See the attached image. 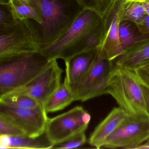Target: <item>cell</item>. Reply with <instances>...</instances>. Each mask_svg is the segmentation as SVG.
Instances as JSON below:
<instances>
[{
  "mask_svg": "<svg viewBox=\"0 0 149 149\" xmlns=\"http://www.w3.org/2000/svg\"><path fill=\"white\" fill-rule=\"evenodd\" d=\"M31 1L41 16V24L33 21L40 47L59 39L84 9L76 0Z\"/></svg>",
  "mask_w": 149,
  "mask_h": 149,
  "instance_id": "2",
  "label": "cell"
},
{
  "mask_svg": "<svg viewBox=\"0 0 149 149\" xmlns=\"http://www.w3.org/2000/svg\"><path fill=\"white\" fill-rule=\"evenodd\" d=\"M123 2L122 0H115L103 17L102 31L98 50L111 61H115L123 53L118 34Z\"/></svg>",
  "mask_w": 149,
  "mask_h": 149,
  "instance_id": "11",
  "label": "cell"
},
{
  "mask_svg": "<svg viewBox=\"0 0 149 149\" xmlns=\"http://www.w3.org/2000/svg\"><path fill=\"white\" fill-rule=\"evenodd\" d=\"M63 72L56 60H52L47 68L30 82L10 92L29 95L45 107L48 100L61 85Z\"/></svg>",
  "mask_w": 149,
  "mask_h": 149,
  "instance_id": "10",
  "label": "cell"
},
{
  "mask_svg": "<svg viewBox=\"0 0 149 149\" xmlns=\"http://www.w3.org/2000/svg\"><path fill=\"white\" fill-rule=\"evenodd\" d=\"M18 21L14 18L8 3L0 5V31L13 27Z\"/></svg>",
  "mask_w": 149,
  "mask_h": 149,
  "instance_id": "22",
  "label": "cell"
},
{
  "mask_svg": "<svg viewBox=\"0 0 149 149\" xmlns=\"http://www.w3.org/2000/svg\"><path fill=\"white\" fill-rule=\"evenodd\" d=\"M115 64L134 70L149 63V39L128 49L116 59Z\"/></svg>",
  "mask_w": 149,
  "mask_h": 149,
  "instance_id": "14",
  "label": "cell"
},
{
  "mask_svg": "<svg viewBox=\"0 0 149 149\" xmlns=\"http://www.w3.org/2000/svg\"><path fill=\"white\" fill-rule=\"evenodd\" d=\"M137 25L142 33H149V15L146 14L141 23Z\"/></svg>",
  "mask_w": 149,
  "mask_h": 149,
  "instance_id": "26",
  "label": "cell"
},
{
  "mask_svg": "<svg viewBox=\"0 0 149 149\" xmlns=\"http://www.w3.org/2000/svg\"><path fill=\"white\" fill-rule=\"evenodd\" d=\"M40 48L33 21H18L13 27L0 31V61L39 53Z\"/></svg>",
  "mask_w": 149,
  "mask_h": 149,
  "instance_id": "5",
  "label": "cell"
},
{
  "mask_svg": "<svg viewBox=\"0 0 149 149\" xmlns=\"http://www.w3.org/2000/svg\"><path fill=\"white\" fill-rule=\"evenodd\" d=\"M97 50L77 55L65 62L66 75L64 78L74 91L88 74L95 59Z\"/></svg>",
  "mask_w": 149,
  "mask_h": 149,
  "instance_id": "12",
  "label": "cell"
},
{
  "mask_svg": "<svg viewBox=\"0 0 149 149\" xmlns=\"http://www.w3.org/2000/svg\"><path fill=\"white\" fill-rule=\"evenodd\" d=\"M0 103L22 109H33L41 104L37 100L29 95L13 92L0 96Z\"/></svg>",
  "mask_w": 149,
  "mask_h": 149,
  "instance_id": "20",
  "label": "cell"
},
{
  "mask_svg": "<svg viewBox=\"0 0 149 149\" xmlns=\"http://www.w3.org/2000/svg\"><path fill=\"white\" fill-rule=\"evenodd\" d=\"M112 62L97 50L88 74L74 90L76 101L85 102L105 94L109 75L114 66Z\"/></svg>",
  "mask_w": 149,
  "mask_h": 149,
  "instance_id": "7",
  "label": "cell"
},
{
  "mask_svg": "<svg viewBox=\"0 0 149 149\" xmlns=\"http://www.w3.org/2000/svg\"><path fill=\"white\" fill-rule=\"evenodd\" d=\"M102 19L95 12L84 9L59 39L41 47L39 53L49 61L61 59L65 62L77 55L98 49Z\"/></svg>",
  "mask_w": 149,
  "mask_h": 149,
  "instance_id": "1",
  "label": "cell"
},
{
  "mask_svg": "<svg viewBox=\"0 0 149 149\" xmlns=\"http://www.w3.org/2000/svg\"><path fill=\"white\" fill-rule=\"evenodd\" d=\"M142 87H143V91L146 103V109H147V112L149 115L148 118L149 119V90L143 85H142Z\"/></svg>",
  "mask_w": 149,
  "mask_h": 149,
  "instance_id": "27",
  "label": "cell"
},
{
  "mask_svg": "<svg viewBox=\"0 0 149 149\" xmlns=\"http://www.w3.org/2000/svg\"><path fill=\"white\" fill-rule=\"evenodd\" d=\"M146 11V14L149 15V0H141Z\"/></svg>",
  "mask_w": 149,
  "mask_h": 149,
  "instance_id": "28",
  "label": "cell"
},
{
  "mask_svg": "<svg viewBox=\"0 0 149 149\" xmlns=\"http://www.w3.org/2000/svg\"><path fill=\"white\" fill-rule=\"evenodd\" d=\"M146 14V11L141 0L124 1L121 21H129L139 25Z\"/></svg>",
  "mask_w": 149,
  "mask_h": 149,
  "instance_id": "19",
  "label": "cell"
},
{
  "mask_svg": "<svg viewBox=\"0 0 149 149\" xmlns=\"http://www.w3.org/2000/svg\"><path fill=\"white\" fill-rule=\"evenodd\" d=\"M118 34L123 52L126 49L149 39V33H142L136 23L129 21H121Z\"/></svg>",
  "mask_w": 149,
  "mask_h": 149,
  "instance_id": "17",
  "label": "cell"
},
{
  "mask_svg": "<svg viewBox=\"0 0 149 149\" xmlns=\"http://www.w3.org/2000/svg\"><path fill=\"white\" fill-rule=\"evenodd\" d=\"M134 71L140 83L149 90V63L137 68Z\"/></svg>",
  "mask_w": 149,
  "mask_h": 149,
  "instance_id": "25",
  "label": "cell"
},
{
  "mask_svg": "<svg viewBox=\"0 0 149 149\" xmlns=\"http://www.w3.org/2000/svg\"><path fill=\"white\" fill-rule=\"evenodd\" d=\"M0 135L26 136L22 130L1 116H0Z\"/></svg>",
  "mask_w": 149,
  "mask_h": 149,
  "instance_id": "23",
  "label": "cell"
},
{
  "mask_svg": "<svg viewBox=\"0 0 149 149\" xmlns=\"http://www.w3.org/2000/svg\"><path fill=\"white\" fill-rule=\"evenodd\" d=\"M54 146L45 133L36 138L27 136L0 135V148L1 149H53Z\"/></svg>",
  "mask_w": 149,
  "mask_h": 149,
  "instance_id": "15",
  "label": "cell"
},
{
  "mask_svg": "<svg viewBox=\"0 0 149 149\" xmlns=\"http://www.w3.org/2000/svg\"><path fill=\"white\" fill-rule=\"evenodd\" d=\"M149 139V118L127 116L108 137L103 147L134 149Z\"/></svg>",
  "mask_w": 149,
  "mask_h": 149,
  "instance_id": "8",
  "label": "cell"
},
{
  "mask_svg": "<svg viewBox=\"0 0 149 149\" xmlns=\"http://www.w3.org/2000/svg\"><path fill=\"white\" fill-rule=\"evenodd\" d=\"M105 94L111 95L128 116L149 117L143 87L134 70L114 64Z\"/></svg>",
  "mask_w": 149,
  "mask_h": 149,
  "instance_id": "3",
  "label": "cell"
},
{
  "mask_svg": "<svg viewBox=\"0 0 149 149\" xmlns=\"http://www.w3.org/2000/svg\"><path fill=\"white\" fill-rule=\"evenodd\" d=\"M86 142L85 132H80L64 141L55 145L53 149H71L81 146Z\"/></svg>",
  "mask_w": 149,
  "mask_h": 149,
  "instance_id": "24",
  "label": "cell"
},
{
  "mask_svg": "<svg viewBox=\"0 0 149 149\" xmlns=\"http://www.w3.org/2000/svg\"><path fill=\"white\" fill-rule=\"evenodd\" d=\"M8 5L16 20H31L39 24L42 22L39 8L31 0H9Z\"/></svg>",
  "mask_w": 149,
  "mask_h": 149,
  "instance_id": "18",
  "label": "cell"
},
{
  "mask_svg": "<svg viewBox=\"0 0 149 149\" xmlns=\"http://www.w3.org/2000/svg\"><path fill=\"white\" fill-rule=\"evenodd\" d=\"M83 9L91 10L102 16L109 10L115 0H76Z\"/></svg>",
  "mask_w": 149,
  "mask_h": 149,
  "instance_id": "21",
  "label": "cell"
},
{
  "mask_svg": "<svg viewBox=\"0 0 149 149\" xmlns=\"http://www.w3.org/2000/svg\"><path fill=\"white\" fill-rule=\"evenodd\" d=\"M76 101L74 91L70 86L66 79L50 97L45 105L47 113L62 110Z\"/></svg>",
  "mask_w": 149,
  "mask_h": 149,
  "instance_id": "16",
  "label": "cell"
},
{
  "mask_svg": "<svg viewBox=\"0 0 149 149\" xmlns=\"http://www.w3.org/2000/svg\"><path fill=\"white\" fill-rule=\"evenodd\" d=\"M45 107L40 104L33 109L10 107L0 103V116L4 117L32 138L45 133L48 118Z\"/></svg>",
  "mask_w": 149,
  "mask_h": 149,
  "instance_id": "9",
  "label": "cell"
},
{
  "mask_svg": "<svg viewBox=\"0 0 149 149\" xmlns=\"http://www.w3.org/2000/svg\"><path fill=\"white\" fill-rule=\"evenodd\" d=\"M122 1H126V0H122Z\"/></svg>",
  "mask_w": 149,
  "mask_h": 149,
  "instance_id": "29",
  "label": "cell"
},
{
  "mask_svg": "<svg viewBox=\"0 0 149 149\" xmlns=\"http://www.w3.org/2000/svg\"><path fill=\"white\" fill-rule=\"evenodd\" d=\"M49 61L40 53L0 61V96L22 88L39 75Z\"/></svg>",
  "mask_w": 149,
  "mask_h": 149,
  "instance_id": "4",
  "label": "cell"
},
{
  "mask_svg": "<svg viewBox=\"0 0 149 149\" xmlns=\"http://www.w3.org/2000/svg\"><path fill=\"white\" fill-rule=\"evenodd\" d=\"M127 116L120 107L113 108L108 116L97 125L91 135L89 143L100 149L108 137L120 125Z\"/></svg>",
  "mask_w": 149,
  "mask_h": 149,
  "instance_id": "13",
  "label": "cell"
},
{
  "mask_svg": "<svg viewBox=\"0 0 149 149\" xmlns=\"http://www.w3.org/2000/svg\"><path fill=\"white\" fill-rule=\"evenodd\" d=\"M91 118L90 115L82 107L76 106L67 112L48 118L45 135L54 146L85 132Z\"/></svg>",
  "mask_w": 149,
  "mask_h": 149,
  "instance_id": "6",
  "label": "cell"
}]
</instances>
